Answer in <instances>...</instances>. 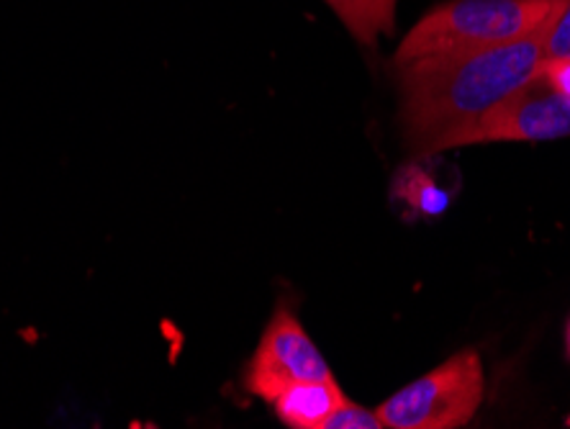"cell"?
<instances>
[{"mask_svg":"<svg viewBox=\"0 0 570 429\" xmlns=\"http://www.w3.org/2000/svg\"><path fill=\"white\" fill-rule=\"evenodd\" d=\"M548 21L507 45L399 67L401 124L414 153L452 149L468 126L530 82L544 62Z\"/></svg>","mask_w":570,"mask_h":429,"instance_id":"1","label":"cell"},{"mask_svg":"<svg viewBox=\"0 0 570 429\" xmlns=\"http://www.w3.org/2000/svg\"><path fill=\"white\" fill-rule=\"evenodd\" d=\"M566 0H448L416 21L396 49V67L432 57L478 52L540 29Z\"/></svg>","mask_w":570,"mask_h":429,"instance_id":"2","label":"cell"},{"mask_svg":"<svg viewBox=\"0 0 570 429\" xmlns=\"http://www.w3.org/2000/svg\"><path fill=\"white\" fill-rule=\"evenodd\" d=\"M483 363L463 350L385 399L379 409L389 429H458L471 422L483 401Z\"/></svg>","mask_w":570,"mask_h":429,"instance_id":"3","label":"cell"},{"mask_svg":"<svg viewBox=\"0 0 570 429\" xmlns=\"http://www.w3.org/2000/svg\"><path fill=\"white\" fill-rule=\"evenodd\" d=\"M570 137V100L538 72L460 134L455 147L485 142H550Z\"/></svg>","mask_w":570,"mask_h":429,"instance_id":"4","label":"cell"},{"mask_svg":"<svg viewBox=\"0 0 570 429\" xmlns=\"http://www.w3.org/2000/svg\"><path fill=\"white\" fill-rule=\"evenodd\" d=\"M318 378H334L330 363L296 314L288 306H278L245 370L247 391L273 403L288 386Z\"/></svg>","mask_w":570,"mask_h":429,"instance_id":"5","label":"cell"},{"mask_svg":"<svg viewBox=\"0 0 570 429\" xmlns=\"http://www.w3.org/2000/svg\"><path fill=\"white\" fill-rule=\"evenodd\" d=\"M345 401L340 383L334 378H318V381H301L285 389L273 401L275 415L293 429H324L326 419Z\"/></svg>","mask_w":570,"mask_h":429,"instance_id":"6","label":"cell"},{"mask_svg":"<svg viewBox=\"0 0 570 429\" xmlns=\"http://www.w3.org/2000/svg\"><path fill=\"white\" fill-rule=\"evenodd\" d=\"M345 29L363 47H375V41L396 29V3L399 0H324Z\"/></svg>","mask_w":570,"mask_h":429,"instance_id":"7","label":"cell"},{"mask_svg":"<svg viewBox=\"0 0 570 429\" xmlns=\"http://www.w3.org/2000/svg\"><path fill=\"white\" fill-rule=\"evenodd\" d=\"M393 196L412 208V212L422 216L442 214L450 206V193L442 191L438 183L432 181L430 173H424L422 167L406 165L396 173L393 181Z\"/></svg>","mask_w":570,"mask_h":429,"instance_id":"8","label":"cell"},{"mask_svg":"<svg viewBox=\"0 0 570 429\" xmlns=\"http://www.w3.org/2000/svg\"><path fill=\"white\" fill-rule=\"evenodd\" d=\"M324 429H383V419L379 417V411L345 399L340 403V409L326 419Z\"/></svg>","mask_w":570,"mask_h":429,"instance_id":"9","label":"cell"},{"mask_svg":"<svg viewBox=\"0 0 570 429\" xmlns=\"http://www.w3.org/2000/svg\"><path fill=\"white\" fill-rule=\"evenodd\" d=\"M570 57V0L544 27V60Z\"/></svg>","mask_w":570,"mask_h":429,"instance_id":"10","label":"cell"},{"mask_svg":"<svg viewBox=\"0 0 570 429\" xmlns=\"http://www.w3.org/2000/svg\"><path fill=\"white\" fill-rule=\"evenodd\" d=\"M540 75L556 88L560 96L570 100V57H556V60H544Z\"/></svg>","mask_w":570,"mask_h":429,"instance_id":"11","label":"cell"},{"mask_svg":"<svg viewBox=\"0 0 570 429\" xmlns=\"http://www.w3.org/2000/svg\"><path fill=\"white\" fill-rule=\"evenodd\" d=\"M566 350H568V358H570V319H568V326H566Z\"/></svg>","mask_w":570,"mask_h":429,"instance_id":"12","label":"cell"}]
</instances>
